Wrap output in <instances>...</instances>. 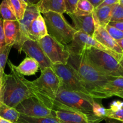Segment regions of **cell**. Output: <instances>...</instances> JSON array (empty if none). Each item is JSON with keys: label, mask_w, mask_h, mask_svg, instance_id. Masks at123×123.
I'll return each instance as SVG.
<instances>
[{"label": "cell", "mask_w": 123, "mask_h": 123, "mask_svg": "<svg viewBox=\"0 0 123 123\" xmlns=\"http://www.w3.org/2000/svg\"><path fill=\"white\" fill-rule=\"evenodd\" d=\"M37 5L41 14L49 12L61 14L66 13L64 0H40Z\"/></svg>", "instance_id": "obj_19"}, {"label": "cell", "mask_w": 123, "mask_h": 123, "mask_svg": "<svg viewBox=\"0 0 123 123\" xmlns=\"http://www.w3.org/2000/svg\"><path fill=\"white\" fill-rule=\"evenodd\" d=\"M48 35L45 21L42 14H39L30 25L28 31L29 39L38 41Z\"/></svg>", "instance_id": "obj_16"}, {"label": "cell", "mask_w": 123, "mask_h": 123, "mask_svg": "<svg viewBox=\"0 0 123 123\" xmlns=\"http://www.w3.org/2000/svg\"><path fill=\"white\" fill-rule=\"evenodd\" d=\"M109 25H111V26H114V27L117 28V29H118L119 30H120L121 31H122L123 32V22H109Z\"/></svg>", "instance_id": "obj_35"}, {"label": "cell", "mask_w": 123, "mask_h": 123, "mask_svg": "<svg viewBox=\"0 0 123 123\" xmlns=\"http://www.w3.org/2000/svg\"><path fill=\"white\" fill-rule=\"evenodd\" d=\"M110 22H123V7L119 4H115L113 8Z\"/></svg>", "instance_id": "obj_30"}, {"label": "cell", "mask_w": 123, "mask_h": 123, "mask_svg": "<svg viewBox=\"0 0 123 123\" xmlns=\"http://www.w3.org/2000/svg\"><path fill=\"white\" fill-rule=\"evenodd\" d=\"M0 123H13L8 121V120H6V119L2 118H1V117H0Z\"/></svg>", "instance_id": "obj_40"}, {"label": "cell", "mask_w": 123, "mask_h": 123, "mask_svg": "<svg viewBox=\"0 0 123 123\" xmlns=\"http://www.w3.org/2000/svg\"><path fill=\"white\" fill-rule=\"evenodd\" d=\"M116 42H117V43H118V44L120 46V47L121 48V49H122L123 53V38H122V39H121V40H119L116 41Z\"/></svg>", "instance_id": "obj_39"}, {"label": "cell", "mask_w": 123, "mask_h": 123, "mask_svg": "<svg viewBox=\"0 0 123 123\" xmlns=\"http://www.w3.org/2000/svg\"><path fill=\"white\" fill-rule=\"evenodd\" d=\"M24 1L27 4L28 6H30V5L37 4V3L39 2L40 0H24Z\"/></svg>", "instance_id": "obj_37"}, {"label": "cell", "mask_w": 123, "mask_h": 123, "mask_svg": "<svg viewBox=\"0 0 123 123\" xmlns=\"http://www.w3.org/2000/svg\"><path fill=\"white\" fill-rule=\"evenodd\" d=\"M54 116L60 123H92L86 115L66 108L62 105L54 102Z\"/></svg>", "instance_id": "obj_12"}, {"label": "cell", "mask_w": 123, "mask_h": 123, "mask_svg": "<svg viewBox=\"0 0 123 123\" xmlns=\"http://www.w3.org/2000/svg\"><path fill=\"white\" fill-rule=\"evenodd\" d=\"M18 123H60L55 117H31L20 114Z\"/></svg>", "instance_id": "obj_25"}, {"label": "cell", "mask_w": 123, "mask_h": 123, "mask_svg": "<svg viewBox=\"0 0 123 123\" xmlns=\"http://www.w3.org/2000/svg\"><path fill=\"white\" fill-rule=\"evenodd\" d=\"M119 4L120 6H121L123 7V0H120V2H119Z\"/></svg>", "instance_id": "obj_42"}, {"label": "cell", "mask_w": 123, "mask_h": 123, "mask_svg": "<svg viewBox=\"0 0 123 123\" xmlns=\"http://www.w3.org/2000/svg\"><path fill=\"white\" fill-rule=\"evenodd\" d=\"M106 118L123 122V102L115 101L111 104L110 108L106 109Z\"/></svg>", "instance_id": "obj_22"}, {"label": "cell", "mask_w": 123, "mask_h": 123, "mask_svg": "<svg viewBox=\"0 0 123 123\" xmlns=\"http://www.w3.org/2000/svg\"><path fill=\"white\" fill-rule=\"evenodd\" d=\"M32 96L52 110L54 102L61 86V81L51 67L42 71L41 75L34 81H27Z\"/></svg>", "instance_id": "obj_3"}, {"label": "cell", "mask_w": 123, "mask_h": 123, "mask_svg": "<svg viewBox=\"0 0 123 123\" xmlns=\"http://www.w3.org/2000/svg\"><path fill=\"white\" fill-rule=\"evenodd\" d=\"M7 45L5 42V37L3 29V19H0V53L2 52Z\"/></svg>", "instance_id": "obj_33"}, {"label": "cell", "mask_w": 123, "mask_h": 123, "mask_svg": "<svg viewBox=\"0 0 123 123\" xmlns=\"http://www.w3.org/2000/svg\"><path fill=\"white\" fill-rule=\"evenodd\" d=\"M22 51H24L28 57L37 61L41 71L52 66V63L45 55L37 41L30 39L25 41L22 47Z\"/></svg>", "instance_id": "obj_13"}, {"label": "cell", "mask_w": 123, "mask_h": 123, "mask_svg": "<svg viewBox=\"0 0 123 123\" xmlns=\"http://www.w3.org/2000/svg\"><path fill=\"white\" fill-rule=\"evenodd\" d=\"M92 113L94 116L100 120H105L106 115V109L96 100L92 103Z\"/></svg>", "instance_id": "obj_28"}, {"label": "cell", "mask_w": 123, "mask_h": 123, "mask_svg": "<svg viewBox=\"0 0 123 123\" xmlns=\"http://www.w3.org/2000/svg\"><path fill=\"white\" fill-rule=\"evenodd\" d=\"M94 9L93 6L88 0H79L73 14L78 16L88 15L92 14Z\"/></svg>", "instance_id": "obj_26"}, {"label": "cell", "mask_w": 123, "mask_h": 123, "mask_svg": "<svg viewBox=\"0 0 123 123\" xmlns=\"http://www.w3.org/2000/svg\"><path fill=\"white\" fill-rule=\"evenodd\" d=\"M93 37L99 43L108 49L123 55V50L116 41L113 39L105 28L97 26L96 28Z\"/></svg>", "instance_id": "obj_15"}, {"label": "cell", "mask_w": 123, "mask_h": 123, "mask_svg": "<svg viewBox=\"0 0 123 123\" xmlns=\"http://www.w3.org/2000/svg\"><path fill=\"white\" fill-rule=\"evenodd\" d=\"M37 42L52 64H67L70 53L66 45L49 34Z\"/></svg>", "instance_id": "obj_9"}, {"label": "cell", "mask_w": 123, "mask_h": 123, "mask_svg": "<svg viewBox=\"0 0 123 123\" xmlns=\"http://www.w3.org/2000/svg\"><path fill=\"white\" fill-rule=\"evenodd\" d=\"M79 0H64L66 8V13L67 14H73L76 8Z\"/></svg>", "instance_id": "obj_32"}, {"label": "cell", "mask_w": 123, "mask_h": 123, "mask_svg": "<svg viewBox=\"0 0 123 123\" xmlns=\"http://www.w3.org/2000/svg\"><path fill=\"white\" fill-rule=\"evenodd\" d=\"M119 2H120V0H104L103 2L97 8L104 7V6H110L118 4H119Z\"/></svg>", "instance_id": "obj_34"}, {"label": "cell", "mask_w": 123, "mask_h": 123, "mask_svg": "<svg viewBox=\"0 0 123 123\" xmlns=\"http://www.w3.org/2000/svg\"><path fill=\"white\" fill-rule=\"evenodd\" d=\"M20 114L16 109L3 103L0 105V117L13 123H18Z\"/></svg>", "instance_id": "obj_23"}, {"label": "cell", "mask_w": 123, "mask_h": 123, "mask_svg": "<svg viewBox=\"0 0 123 123\" xmlns=\"http://www.w3.org/2000/svg\"><path fill=\"white\" fill-rule=\"evenodd\" d=\"M88 1L93 6L94 8H96L103 2L104 0H88Z\"/></svg>", "instance_id": "obj_36"}, {"label": "cell", "mask_w": 123, "mask_h": 123, "mask_svg": "<svg viewBox=\"0 0 123 123\" xmlns=\"http://www.w3.org/2000/svg\"><path fill=\"white\" fill-rule=\"evenodd\" d=\"M54 102L62 105L66 108L86 115L92 123H98L102 120L94 116L92 113L94 101L84 98L79 94L66 88L61 84Z\"/></svg>", "instance_id": "obj_4"}, {"label": "cell", "mask_w": 123, "mask_h": 123, "mask_svg": "<svg viewBox=\"0 0 123 123\" xmlns=\"http://www.w3.org/2000/svg\"><path fill=\"white\" fill-rule=\"evenodd\" d=\"M105 28L108 32L111 37L115 41L119 40L123 38V32L114 26L109 25V24L105 26Z\"/></svg>", "instance_id": "obj_31"}, {"label": "cell", "mask_w": 123, "mask_h": 123, "mask_svg": "<svg viewBox=\"0 0 123 123\" xmlns=\"http://www.w3.org/2000/svg\"><path fill=\"white\" fill-rule=\"evenodd\" d=\"M10 74L4 73L2 79L1 100L2 103L16 108L22 101L33 97L28 86V80L16 70V66L8 60Z\"/></svg>", "instance_id": "obj_2"}, {"label": "cell", "mask_w": 123, "mask_h": 123, "mask_svg": "<svg viewBox=\"0 0 123 123\" xmlns=\"http://www.w3.org/2000/svg\"><path fill=\"white\" fill-rule=\"evenodd\" d=\"M51 68L58 76L61 81V85L64 87L79 94L89 100H94L76 72L67 64H52Z\"/></svg>", "instance_id": "obj_7"}, {"label": "cell", "mask_w": 123, "mask_h": 123, "mask_svg": "<svg viewBox=\"0 0 123 123\" xmlns=\"http://www.w3.org/2000/svg\"><path fill=\"white\" fill-rule=\"evenodd\" d=\"M48 34L62 44L67 45L73 40L76 30L71 26L63 14L49 12L43 13Z\"/></svg>", "instance_id": "obj_5"}, {"label": "cell", "mask_w": 123, "mask_h": 123, "mask_svg": "<svg viewBox=\"0 0 123 123\" xmlns=\"http://www.w3.org/2000/svg\"><path fill=\"white\" fill-rule=\"evenodd\" d=\"M120 64H121V66H123V60H122V61H121V62H120Z\"/></svg>", "instance_id": "obj_43"}, {"label": "cell", "mask_w": 123, "mask_h": 123, "mask_svg": "<svg viewBox=\"0 0 123 123\" xmlns=\"http://www.w3.org/2000/svg\"><path fill=\"white\" fill-rule=\"evenodd\" d=\"M1 86H2V80L0 78V105L2 103L1 100Z\"/></svg>", "instance_id": "obj_41"}, {"label": "cell", "mask_w": 123, "mask_h": 123, "mask_svg": "<svg viewBox=\"0 0 123 123\" xmlns=\"http://www.w3.org/2000/svg\"><path fill=\"white\" fill-rule=\"evenodd\" d=\"M67 64L76 72L94 99L107 98L104 88L114 77L105 75L95 68L88 60L85 50L79 54H70Z\"/></svg>", "instance_id": "obj_1"}, {"label": "cell", "mask_w": 123, "mask_h": 123, "mask_svg": "<svg viewBox=\"0 0 123 123\" xmlns=\"http://www.w3.org/2000/svg\"><path fill=\"white\" fill-rule=\"evenodd\" d=\"M12 8L15 13L17 20H20L23 18L28 5L24 0H9Z\"/></svg>", "instance_id": "obj_27"}, {"label": "cell", "mask_w": 123, "mask_h": 123, "mask_svg": "<svg viewBox=\"0 0 123 123\" xmlns=\"http://www.w3.org/2000/svg\"><path fill=\"white\" fill-rule=\"evenodd\" d=\"M0 14L4 20H18L9 0H3L0 4Z\"/></svg>", "instance_id": "obj_24"}, {"label": "cell", "mask_w": 123, "mask_h": 123, "mask_svg": "<svg viewBox=\"0 0 123 123\" xmlns=\"http://www.w3.org/2000/svg\"><path fill=\"white\" fill-rule=\"evenodd\" d=\"M40 14L37 4L30 5L26 7L22 19L18 20L19 23V32L13 47L18 49L19 54L21 53L22 47L24 42L29 40L28 31L31 23Z\"/></svg>", "instance_id": "obj_10"}, {"label": "cell", "mask_w": 123, "mask_h": 123, "mask_svg": "<svg viewBox=\"0 0 123 123\" xmlns=\"http://www.w3.org/2000/svg\"><path fill=\"white\" fill-rule=\"evenodd\" d=\"M103 91L107 98L118 96L123 98V77H114L109 80Z\"/></svg>", "instance_id": "obj_20"}, {"label": "cell", "mask_w": 123, "mask_h": 123, "mask_svg": "<svg viewBox=\"0 0 123 123\" xmlns=\"http://www.w3.org/2000/svg\"><path fill=\"white\" fill-rule=\"evenodd\" d=\"M39 66L37 61L30 57H26L18 66H16L17 72L23 76H31L38 70Z\"/></svg>", "instance_id": "obj_21"}, {"label": "cell", "mask_w": 123, "mask_h": 123, "mask_svg": "<svg viewBox=\"0 0 123 123\" xmlns=\"http://www.w3.org/2000/svg\"><path fill=\"white\" fill-rule=\"evenodd\" d=\"M12 46H7L4 50L0 53V78L2 79L4 74V68L6 63L8 60V56L9 55L10 51L11 50Z\"/></svg>", "instance_id": "obj_29"}, {"label": "cell", "mask_w": 123, "mask_h": 123, "mask_svg": "<svg viewBox=\"0 0 123 123\" xmlns=\"http://www.w3.org/2000/svg\"><path fill=\"white\" fill-rule=\"evenodd\" d=\"M114 6L115 5L104 6V7L95 8L92 13V16H93L96 28L97 26L105 28V26L108 25L109 22L111 21Z\"/></svg>", "instance_id": "obj_18"}, {"label": "cell", "mask_w": 123, "mask_h": 123, "mask_svg": "<svg viewBox=\"0 0 123 123\" xmlns=\"http://www.w3.org/2000/svg\"><path fill=\"white\" fill-rule=\"evenodd\" d=\"M16 109L22 115L31 117H54L52 110L43 105L34 97L22 101L16 107Z\"/></svg>", "instance_id": "obj_11"}, {"label": "cell", "mask_w": 123, "mask_h": 123, "mask_svg": "<svg viewBox=\"0 0 123 123\" xmlns=\"http://www.w3.org/2000/svg\"><path fill=\"white\" fill-rule=\"evenodd\" d=\"M0 19H2V18H1V14H0Z\"/></svg>", "instance_id": "obj_44"}, {"label": "cell", "mask_w": 123, "mask_h": 123, "mask_svg": "<svg viewBox=\"0 0 123 123\" xmlns=\"http://www.w3.org/2000/svg\"><path fill=\"white\" fill-rule=\"evenodd\" d=\"M105 120L106 121V123H123L122 121H118V120H114V119L108 118H106Z\"/></svg>", "instance_id": "obj_38"}, {"label": "cell", "mask_w": 123, "mask_h": 123, "mask_svg": "<svg viewBox=\"0 0 123 123\" xmlns=\"http://www.w3.org/2000/svg\"><path fill=\"white\" fill-rule=\"evenodd\" d=\"M66 47L70 54H79L83 50L94 48L109 54L115 58L119 62L123 60V55L122 54H118L108 49L96 40L93 37H91L82 31H77L72 42L69 44H67Z\"/></svg>", "instance_id": "obj_8"}, {"label": "cell", "mask_w": 123, "mask_h": 123, "mask_svg": "<svg viewBox=\"0 0 123 123\" xmlns=\"http://www.w3.org/2000/svg\"><path fill=\"white\" fill-rule=\"evenodd\" d=\"M72 19L74 28L77 31H82L93 37L96 26L94 21L92 13L88 15L78 16L74 14H68Z\"/></svg>", "instance_id": "obj_14"}, {"label": "cell", "mask_w": 123, "mask_h": 123, "mask_svg": "<svg viewBox=\"0 0 123 123\" xmlns=\"http://www.w3.org/2000/svg\"><path fill=\"white\" fill-rule=\"evenodd\" d=\"M85 50L90 63L101 73L109 76L123 77V67L115 58L94 48Z\"/></svg>", "instance_id": "obj_6"}, {"label": "cell", "mask_w": 123, "mask_h": 123, "mask_svg": "<svg viewBox=\"0 0 123 123\" xmlns=\"http://www.w3.org/2000/svg\"><path fill=\"white\" fill-rule=\"evenodd\" d=\"M3 29L6 45L13 47L19 34V21L3 20Z\"/></svg>", "instance_id": "obj_17"}]
</instances>
